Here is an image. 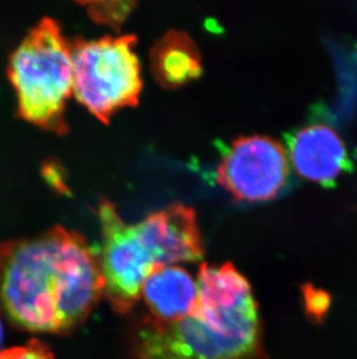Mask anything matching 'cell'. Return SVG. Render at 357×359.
Here are the masks:
<instances>
[{"label":"cell","mask_w":357,"mask_h":359,"mask_svg":"<svg viewBox=\"0 0 357 359\" xmlns=\"http://www.w3.org/2000/svg\"><path fill=\"white\" fill-rule=\"evenodd\" d=\"M105 288L100 255L55 226L0 244V313L33 332H65L86 320Z\"/></svg>","instance_id":"6da1fadb"},{"label":"cell","mask_w":357,"mask_h":359,"mask_svg":"<svg viewBox=\"0 0 357 359\" xmlns=\"http://www.w3.org/2000/svg\"><path fill=\"white\" fill-rule=\"evenodd\" d=\"M199 298L178 321L145 320L135 339L137 359H260L261 325L250 283L232 263H203Z\"/></svg>","instance_id":"7a4b0ae2"},{"label":"cell","mask_w":357,"mask_h":359,"mask_svg":"<svg viewBox=\"0 0 357 359\" xmlns=\"http://www.w3.org/2000/svg\"><path fill=\"white\" fill-rule=\"evenodd\" d=\"M10 79L24 119L57 134L68 132L65 105L74 88L71 48L58 21L43 18L13 51Z\"/></svg>","instance_id":"3957f363"},{"label":"cell","mask_w":357,"mask_h":359,"mask_svg":"<svg viewBox=\"0 0 357 359\" xmlns=\"http://www.w3.org/2000/svg\"><path fill=\"white\" fill-rule=\"evenodd\" d=\"M135 35L128 34L70 42L72 93L105 123L118 109L139 102L143 83Z\"/></svg>","instance_id":"277c9868"},{"label":"cell","mask_w":357,"mask_h":359,"mask_svg":"<svg viewBox=\"0 0 357 359\" xmlns=\"http://www.w3.org/2000/svg\"><path fill=\"white\" fill-rule=\"evenodd\" d=\"M104 247L100 255L104 292L118 313H127L141 298L143 284L157 266L139 241L134 224L123 221L115 205H99Z\"/></svg>","instance_id":"5b68a950"},{"label":"cell","mask_w":357,"mask_h":359,"mask_svg":"<svg viewBox=\"0 0 357 359\" xmlns=\"http://www.w3.org/2000/svg\"><path fill=\"white\" fill-rule=\"evenodd\" d=\"M289 176L286 150L267 136L233 141L217 168V182L236 200L266 201L284 190Z\"/></svg>","instance_id":"8992f818"},{"label":"cell","mask_w":357,"mask_h":359,"mask_svg":"<svg viewBox=\"0 0 357 359\" xmlns=\"http://www.w3.org/2000/svg\"><path fill=\"white\" fill-rule=\"evenodd\" d=\"M134 226L157 268L200 261L203 257L202 240L192 207L173 203L148 214Z\"/></svg>","instance_id":"52a82bcc"},{"label":"cell","mask_w":357,"mask_h":359,"mask_svg":"<svg viewBox=\"0 0 357 359\" xmlns=\"http://www.w3.org/2000/svg\"><path fill=\"white\" fill-rule=\"evenodd\" d=\"M286 155L298 175L323 185L333 183L349 168L344 141L323 123L307 126L290 136Z\"/></svg>","instance_id":"ba28073f"},{"label":"cell","mask_w":357,"mask_h":359,"mask_svg":"<svg viewBox=\"0 0 357 359\" xmlns=\"http://www.w3.org/2000/svg\"><path fill=\"white\" fill-rule=\"evenodd\" d=\"M141 298L155 321H178L192 312L199 298L197 281L178 265L155 269L145 279Z\"/></svg>","instance_id":"9c48e42d"},{"label":"cell","mask_w":357,"mask_h":359,"mask_svg":"<svg viewBox=\"0 0 357 359\" xmlns=\"http://www.w3.org/2000/svg\"><path fill=\"white\" fill-rule=\"evenodd\" d=\"M152 70L157 81L166 86H178L201 72L195 43L182 32L171 31L153 46Z\"/></svg>","instance_id":"30bf717a"},{"label":"cell","mask_w":357,"mask_h":359,"mask_svg":"<svg viewBox=\"0 0 357 359\" xmlns=\"http://www.w3.org/2000/svg\"><path fill=\"white\" fill-rule=\"evenodd\" d=\"M88 7V12L92 19L102 24L108 25L118 31L122 22L128 17L132 6V1H93L83 3Z\"/></svg>","instance_id":"8fae6325"},{"label":"cell","mask_w":357,"mask_h":359,"mask_svg":"<svg viewBox=\"0 0 357 359\" xmlns=\"http://www.w3.org/2000/svg\"><path fill=\"white\" fill-rule=\"evenodd\" d=\"M3 325H1V321H0V346H1V342H3Z\"/></svg>","instance_id":"7c38bea8"}]
</instances>
